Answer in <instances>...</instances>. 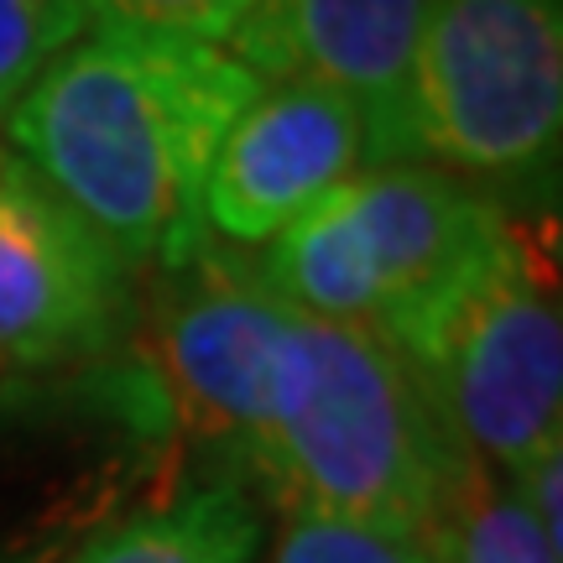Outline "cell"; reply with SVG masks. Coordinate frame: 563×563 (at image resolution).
I'll return each mask as SVG.
<instances>
[{
  "label": "cell",
  "instance_id": "1",
  "mask_svg": "<svg viewBox=\"0 0 563 563\" xmlns=\"http://www.w3.org/2000/svg\"><path fill=\"white\" fill-rule=\"evenodd\" d=\"M266 84L214 42L95 32L47 63L5 115L11 157L121 262L183 266L203 245V188Z\"/></svg>",
  "mask_w": 563,
  "mask_h": 563
},
{
  "label": "cell",
  "instance_id": "2",
  "mask_svg": "<svg viewBox=\"0 0 563 563\" xmlns=\"http://www.w3.org/2000/svg\"><path fill=\"white\" fill-rule=\"evenodd\" d=\"M464 443L418 371L361 323L302 319L241 470L287 511L422 538Z\"/></svg>",
  "mask_w": 563,
  "mask_h": 563
},
{
  "label": "cell",
  "instance_id": "3",
  "mask_svg": "<svg viewBox=\"0 0 563 563\" xmlns=\"http://www.w3.org/2000/svg\"><path fill=\"white\" fill-rule=\"evenodd\" d=\"M386 340L418 371L449 433L490 470H522L563 443L559 277L538 230H501Z\"/></svg>",
  "mask_w": 563,
  "mask_h": 563
},
{
  "label": "cell",
  "instance_id": "4",
  "mask_svg": "<svg viewBox=\"0 0 563 563\" xmlns=\"http://www.w3.org/2000/svg\"><path fill=\"white\" fill-rule=\"evenodd\" d=\"M506 209L422 162L365 167L266 241L262 277L292 313L391 334L454 277Z\"/></svg>",
  "mask_w": 563,
  "mask_h": 563
},
{
  "label": "cell",
  "instance_id": "5",
  "mask_svg": "<svg viewBox=\"0 0 563 563\" xmlns=\"http://www.w3.org/2000/svg\"><path fill=\"white\" fill-rule=\"evenodd\" d=\"M563 136V0H433L407 84V162L543 183Z\"/></svg>",
  "mask_w": 563,
  "mask_h": 563
},
{
  "label": "cell",
  "instance_id": "6",
  "mask_svg": "<svg viewBox=\"0 0 563 563\" xmlns=\"http://www.w3.org/2000/svg\"><path fill=\"white\" fill-rule=\"evenodd\" d=\"M152 277L125 355L152 386L167 439L241 464L272 407L298 313L272 292L262 266L214 235L183 266Z\"/></svg>",
  "mask_w": 563,
  "mask_h": 563
},
{
  "label": "cell",
  "instance_id": "7",
  "mask_svg": "<svg viewBox=\"0 0 563 563\" xmlns=\"http://www.w3.org/2000/svg\"><path fill=\"white\" fill-rule=\"evenodd\" d=\"M136 266L0 152V365L95 371L125 355Z\"/></svg>",
  "mask_w": 563,
  "mask_h": 563
},
{
  "label": "cell",
  "instance_id": "8",
  "mask_svg": "<svg viewBox=\"0 0 563 563\" xmlns=\"http://www.w3.org/2000/svg\"><path fill=\"white\" fill-rule=\"evenodd\" d=\"M433 0H251L224 53L262 84L340 95L365 125V167L407 162V84Z\"/></svg>",
  "mask_w": 563,
  "mask_h": 563
},
{
  "label": "cell",
  "instance_id": "9",
  "mask_svg": "<svg viewBox=\"0 0 563 563\" xmlns=\"http://www.w3.org/2000/svg\"><path fill=\"white\" fill-rule=\"evenodd\" d=\"M361 167L365 125L340 95L266 84L214 152L203 230L235 251L266 245Z\"/></svg>",
  "mask_w": 563,
  "mask_h": 563
},
{
  "label": "cell",
  "instance_id": "10",
  "mask_svg": "<svg viewBox=\"0 0 563 563\" xmlns=\"http://www.w3.org/2000/svg\"><path fill=\"white\" fill-rule=\"evenodd\" d=\"M262 517L241 481H203L95 532L63 563H256Z\"/></svg>",
  "mask_w": 563,
  "mask_h": 563
},
{
  "label": "cell",
  "instance_id": "11",
  "mask_svg": "<svg viewBox=\"0 0 563 563\" xmlns=\"http://www.w3.org/2000/svg\"><path fill=\"white\" fill-rule=\"evenodd\" d=\"M418 543L433 563H559V543L475 449H460Z\"/></svg>",
  "mask_w": 563,
  "mask_h": 563
},
{
  "label": "cell",
  "instance_id": "12",
  "mask_svg": "<svg viewBox=\"0 0 563 563\" xmlns=\"http://www.w3.org/2000/svg\"><path fill=\"white\" fill-rule=\"evenodd\" d=\"M121 522V506L84 464H58L0 490V563H63L95 532Z\"/></svg>",
  "mask_w": 563,
  "mask_h": 563
},
{
  "label": "cell",
  "instance_id": "13",
  "mask_svg": "<svg viewBox=\"0 0 563 563\" xmlns=\"http://www.w3.org/2000/svg\"><path fill=\"white\" fill-rule=\"evenodd\" d=\"M84 0H0V125L47 63L84 37Z\"/></svg>",
  "mask_w": 563,
  "mask_h": 563
},
{
  "label": "cell",
  "instance_id": "14",
  "mask_svg": "<svg viewBox=\"0 0 563 563\" xmlns=\"http://www.w3.org/2000/svg\"><path fill=\"white\" fill-rule=\"evenodd\" d=\"M272 563H433L418 538H397L382 527L287 511L272 548Z\"/></svg>",
  "mask_w": 563,
  "mask_h": 563
},
{
  "label": "cell",
  "instance_id": "15",
  "mask_svg": "<svg viewBox=\"0 0 563 563\" xmlns=\"http://www.w3.org/2000/svg\"><path fill=\"white\" fill-rule=\"evenodd\" d=\"M251 0H84L100 32L125 37H173V42H214L220 47Z\"/></svg>",
  "mask_w": 563,
  "mask_h": 563
}]
</instances>
